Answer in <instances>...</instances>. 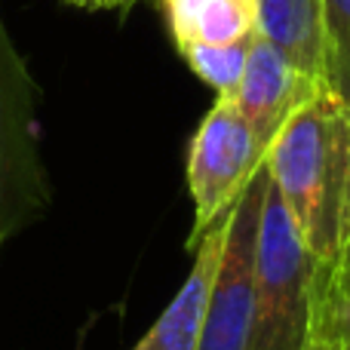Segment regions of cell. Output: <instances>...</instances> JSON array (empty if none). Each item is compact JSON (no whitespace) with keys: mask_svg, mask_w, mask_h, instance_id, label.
Listing matches in <instances>:
<instances>
[{"mask_svg":"<svg viewBox=\"0 0 350 350\" xmlns=\"http://www.w3.org/2000/svg\"><path fill=\"white\" fill-rule=\"evenodd\" d=\"M317 273H323V271H317ZM323 277H326L338 292H350V209H347V228H345V243H341L338 265H335L329 273H323Z\"/></svg>","mask_w":350,"mask_h":350,"instance_id":"4fadbf2b","label":"cell"},{"mask_svg":"<svg viewBox=\"0 0 350 350\" xmlns=\"http://www.w3.org/2000/svg\"><path fill=\"white\" fill-rule=\"evenodd\" d=\"M314 258L267 175L255 246V314L249 350H308Z\"/></svg>","mask_w":350,"mask_h":350,"instance_id":"7a4b0ae2","label":"cell"},{"mask_svg":"<svg viewBox=\"0 0 350 350\" xmlns=\"http://www.w3.org/2000/svg\"><path fill=\"white\" fill-rule=\"evenodd\" d=\"M265 166L317 271L329 273L350 209V108L323 86L280 129Z\"/></svg>","mask_w":350,"mask_h":350,"instance_id":"6da1fadb","label":"cell"},{"mask_svg":"<svg viewBox=\"0 0 350 350\" xmlns=\"http://www.w3.org/2000/svg\"><path fill=\"white\" fill-rule=\"evenodd\" d=\"M308 350H350V292H338L317 271Z\"/></svg>","mask_w":350,"mask_h":350,"instance_id":"7c38bea8","label":"cell"},{"mask_svg":"<svg viewBox=\"0 0 350 350\" xmlns=\"http://www.w3.org/2000/svg\"><path fill=\"white\" fill-rule=\"evenodd\" d=\"M74 6H83V10H117V6H126L133 0H68Z\"/></svg>","mask_w":350,"mask_h":350,"instance_id":"5bb4252c","label":"cell"},{"mask_svg":"<svg viewBox=\"0 0 350 350\" xmlns=\"http://www.w3.org/2000/svg\"><path fill=\"white\" fill-rule=\"evenodd\" d=\"M34 105L37 86L0 16V240L22 234L53 203Z\"/></svg>","mask_w":350,"mask_h":350,"instance_id":"3957f363","label":"cell"},{"mask_svg":"<svg viewBox=\"0 0 350 350\" xmlns=\"http://www.w3.org/2000/svg\"><path fill=\"white\" fill-rule=\"evenodd\" d=\"M175 43H230L258 31V0H163Z\"/></svg>","mask_w":350,"mask_h":350,"instance_id":"9c48e42d","label":"cell"},{"mask_svg":"<svg viewBox=\"0 0 350 350\" xmlns=\"http://www.w3.org/2000/svg\"><path fill=\"white\" fill-rule=\"evenodd\" d=\"M320 90V80L298 71L273 43L255 34L240 86L234 92V102L240 108L243 120L252 129L258 148L267 154V148L273 145L280 129L289 123V117L301 105H308Z\"/></svg>","mask_w":350,"mask_h":350,"instance_id":"8992f818","label":"cell"},{"mask_svg":"<svg viewBox=\"0 0 350 350\" xmlns=\"http://www.w3.org/2000/svg\"><path fill=\"white\" fill-rule=\"evenodd\" d=\"M228 215L230 209L203 230V237L193 246L191 273L185 277L175 298L166 304L160 320L148 329V335L133 350H197L200 347L203 310H206V298H209V286H212V277H215L218 258H221L224 234H228Z\"/></svg>","mask_w":350,"mask_h":350,"instance_id":"52a82bcc","label":"cell"},{"mask_svg":"<svg viewBox=\"0 0 350 350\" xmlns=\"http://www.w3.org/2000/svg\"><path fill=\"white\" fill-rule=\"evenodd\" d=\"M0 246H3V240H0Z\"/></svg>","mask_w":350,"mask_h":350,"instance_id":"9a60e30c","label":"cell"},{"mask_svg":"<svg viewBox=\"0 0 350 350\" xmlns=\"http://www.w3.org/2000/svg\"><path fill=\"white\" fill-rule=\"evenodd\" d=\"M258 34L298 71L320 80L323 0H258Z\"/></svg>","mask_w":350,"mask_h":350,"instance_id":"ba28073f","label":"cell"},{"mask_svg":"<svg viewBox=\"0 0 350 350\" xmlns=\"http://www.w3.org/2000/svg\"><path fill=\"white\" fill-rule=\"evenodd\" d=\"M267 166L261 163L228 215L221 258L209 286L197 350H249L255 314V246Z\"/></svg>","mask_w":350,"mask_h":350,"instance_id":"277c9868","label":"cell"},{"mask_svg":"<svg viewBox=\"0 0 350 350\" xmlns=\"http://www.w3.org/2000/svg\"><path fill=\"white\" fill-rule=\"evenodd\" d=\"M261 163L265 151L243 120L237 102L218 96L187 151V191L193 200V234L187 246H197L203 230L237 203Z\"/></svg>","mask_w":350,"mask_h":350,"instance_id":"5b68a950","label":"cell"},{"mask_svg":"<svg viewBox=\"0 0 350 350\" xmlns=\"http://www.w3.org/2000/svg\"><path fill=\"white\" fill-rule=\"evenodd\" d=\"M255 34H258V31H255ZM255 34L230 40V43H187L178 53L185 55V62L193 68V74H197L200 80H206L218 96L234 98Z\"/></svg>","mask_w":350,"mask_h":350,"instance_id":"8fae6325","label":"cell"},{"mask_svg":"<svg viewBox=\"0 0 350 350\" xmlns=\"http://www.w3.org/2000/svg\"><path fill=\"white\" fill-rule=\"evenodd\" d=\"M320 80L350 108V0H323Z\"/></svg>","mask_w":350,"mask_h":350,"instance_id":"30bf717a","label":"cell"}]
</instances>
